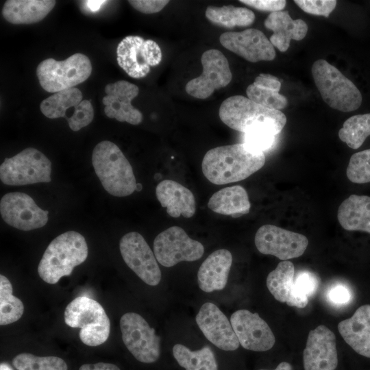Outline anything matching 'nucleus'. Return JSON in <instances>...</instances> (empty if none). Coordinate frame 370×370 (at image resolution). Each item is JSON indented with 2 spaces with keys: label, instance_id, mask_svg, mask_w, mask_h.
<instances>
[{
  "label": "nucleus",
  "instance_id": "nucleus-1",
  "mask_svg": "<svg viewBox=\"0 0 370 370\" xmlns=\"http://www.w3.org/2000/svg\"><path fill=\"white\" fill-rule=\"evenodd\" d=\"M264 152L246 143L217 147L205 154L201 169L211 183L221 185L243 180L265 164Z\"/></svg>",
  "mask_w": 370,
  "mask_h": 370
},
{
  "label": "nucleus",
  "instance_id": "nucleus-2",
  "mask_svg": "<svg viewBox=\"0 0 370 370\" xmlns=\"http://www.w3.org/2000/svg\"><path fill=\"white\" fill-rule=\"evenodd\" d=\"M219 115L229 127L244 134L266 131L276 136L286 123V117L280 110L264 107L242 95L225 99Z\"/></svg>",
  "mask_w": 370,
  "mask_h": 370
},
{
  "label": "nucleus",
  "instance_id": "nucleus-3",
  "mask_svg": "<svg viewBox=\"0 0 370 370\" xmlns=\"http://www.w3.org/2000/svg\"><path fill=\"white\" fill-rule=\"evenodd\" d=\"M88 254L85 238L68 231L55 238L48 245L38 266L40 278L51 284L71 274L75 267L83 263Z\"/></svg>",
  "mask_w": 370,
  "mask_h": 370
},
{
  "label": "nucleus",
  "instance_id": "nucleus-4",
  "mask_svg": "<svg viewBox=\"0 0 370 370\" xmlns=\"http://www.w3.org/2000/svg\"><path fill=\"white\" fill-rule=\"evenodd\" d=\"M92 162L104 189L115 197H125L136 189L132 167L119 147L109 140L94 148Z\"/></svg>",
  "mask_w": 370,
  "mask_h": 370
},
{
  "label": "nucleus",
  "instance_id": "nucleus-5",
  "mask_svg": "<svg viewBox=\"0 0 370 370\" xmlns=\"http://www.w3.org/2000/svg\"><path fill=\"white\" fill-rule=\"evenodd\" d=\"M311 72L322 99L330 107L347 112L360 106L362 98L360 90L335 66L319 59L313 63Z\"/></svg>",
  "mask_w": 370,
  "mask_h": 370
},
{
  "label": "nucleus",
  "instance_id": "nucleus-6",
  "mask_svg": "<svg viewBox=\"0 0 370 370\" xmlns=\"http://www.w3.org/2000/svg\"><path fill=\"white\" fill-rule=\"evenodd\" d=\"M64 320L67 325L80 328L79 338L88 346L101 345L109 337L110 319L102 306L90 297L72 300L64 310Z\"/></svg>",
  "mask_w": 370,
  "mask_h": 370
},
{
  "label": "nucleus",
  "instance_id": "nucleus-7",
  "mask_svg": "<svg viewBox=\"0 0 370 370\" xmlns=\"http://www.w3.org/2000/svg\"><path fill=\"white\" fill-rule=\"evenodd\" d=\"M91 72L90 60L81 53H75L63 61L46 59L36 69L40 86L49 92L74 88L86 80Z\"/></svg>",
  "mask_w": 370,
  "mask_h": 370
},
{
  "label": "nucleus",
  "instance_id": "nucleus-8",
  "mask_svg": "<svg viewBox=\"0 0 370 370\" xmlns=\"http://www.w3.org/2000/svg\"><path fill=\"white\" fill-rule=\"evenodd\" d=\"M51 162L32 147L5 158L0 166V179L7 185L20 186L51 182Z\"/></svg>",
  "mask_w": 370,
  "mask_h": 370
},
{
  "label": "nucleus",
  "instance_id": "nucleus-9",
  "mask_svg": "<svg viewBox=\"0 0 370 370\" xmlns=\"http://www.w3.org/2000/svg\"><path fill=\"white\" fill-rule=\"evenodd\" d=\"M123 341L134 358L144 363L158 360L160 338L145 319L135 312H127L120 319Z\"/></svg>",
  "mask_w": 370,
  "mask_h": 370
},
{
  "label": "nucleus",
  "instance_id": "nucleus-10",
  "mask_svg": "<svg viewBox=\"0 0 370 370\" xmlns=\"http://www.w3.org/2000/svg\"><path fill=\"white\" fill-rule=\"evenodd\" d=\"M203 245L188 236L179 226H172L160 232L153 241V253L157 261L171 267L180 262H193L201 258Z\"/></svg>",
  "mask_w": 370,
  "mask_h": 370
},
{
  "label": "nucleus",
  "instance_id": "nucleus-11",
  "mask_svg": "<svg viewBox=\"0 0 370 370\" xmlns=\"http://www.w3.org/2000/svg\"><path fill=\"white\" fill-rule=\"evenodd\" d=\"M119 65L133 78L145 77L151 66L158 65L162 58L159 45L152 40H145L138 36H128L116 49Z\"/></svg>",
  "mask_w": 370,
  "mask_h": 370
},
{
  "label": "nucleus",
  "instance_id": "nucleus-12",
  "mask_svg": "<svg viewBox=\"0 0 370 370\" xmlns=\"http://www.w3.org/2000/svg\"><path fill=\"white\" fill-rule=\"evenodd\" d=\"M201 62L203 67L201 74L190 80L185 90L190 96L204 99L215 90L227 86L232 80V74L227 59L219 50L209 49L204 52Z\"/></svg>",
  "mask_w": 370,
  "mask_h": 370
},
{
  "label": "nucleus",
  "instance_id": "nucleus-13",
  "mask_svg": "<svg viewBox=\"0 0 370 370\" xmlns=\"http://www.w3.org/2000/svg\"><path fill=\"white\" fill-rule=\"evenodd\" d=\"M255 245L262 254L288 260L303 255L308 247V240L301 234L266 224L257 230Z\"/></svg>",
  "mask_w": 370,
  "mask_h": 370
},
{
  "label": "nucleus",
  "instance_id": "nucleus-14",
  "mask_svg": "<svg viewBox=\"0 0 370 370\" xmlns=\"http://www.w3.org/2000/svg\"><path fill=\"white\" fill-rule=\"evenodd\" d=\"M119 249L126 264L145 283L156 286L161 280V271L154 253L143 236L131 232L120 240Z\"/></svg>",
  "mask_w": 370,
  "mask_h": 370
},
{
  "label": "nucleus",
  "instance_id": "nucleus-15",
  "mask_svg": "<svg viewBox=\"0 0 370 370\" xmlns=\"http://www.w3.org/2000/svg\"><path fill=\"white\" fill-rule=\"evenodd\" d=\"M0 212L6 223L23 231L42 227L48 221L49 212L38 206L29 195L21 192L4 195L0 201Z\"/></svg>",
  "mask_w": 370,
  "mask_h": 370
},
{
  "label": "nucleus",
  "instance_id": "nucleus-16",
  "mask_svg": "<svg viewBox=\"0 0 370 370\" xmlns=\"http://www.w3.org/2000/svg\"><path fill=\"white\" fill-rule=\"evenodd\" d=\"M230 323L240 345L246 349L264 352L275 344L272 330L256 312L245 309L236 310L232 314Z\"/></svg>",
  "mask_w": 370,
  "mask_h": 370
},
{
  "label": "nucleus",
  "instance_id": "nucleus-17",
  "mask_svg": "<svg viewBox=\"0 0 370 370\" xmlns=\"http://www.w3.org/2000/svg\"><path fill=\"white\" fill-rule=\"evenodd\" d=\"M219 41L225 49L251 62L271 61L275 58L273 45L258 29L227 32L220 36Z\"/></svg>",
  "mask_w": 370,
  "mask_h": 370
},
{
  "label": "nucleus",
  "instance_id": "nucleus-18",
  "mask_svg": "<svg viewBox=\"0 0 370 370\" xmlns=\"http://www.w3.org/2000/svg\"><path fill=\"white\" fill-rule=\"evenodd\" d=\"M305 370H335L338 354L334 334L320 325L310 331L303 353Z\"/></svg>",
  "mask_w": 370,
  "mask_h": 370
},
{
  "label": "nucleus",
  "instance_id": "nucleus-19",
  "mask_svg": "<svg viewBox=\"0 0 370 370\" xmlns=\"http://www.w3.org/2000/svg\"><path fill=\"white\" fill-rule=\"evenodd\" d=\"M195 320L205 337L219 349L234 351L239 347V341L231 323L213 303L204 304Z\"/></svg>",
  "mask_w": 370,
  "mask_h": 370
},
{
  "label": "nucleus",
  "instance_id": "nucleus-20",
  "mask_svg": "<svg viewBox=\"0 0 370 370\" xmlns=\"http://www.w3.org/2000/svg\"><path fill=\"white\" fill-rule=\"evenodd\" d=\"M105 92L106 95L103 97L102 102L108 117L132 125H138L142 122L141 112L132 105V101L139 93L136 85L125 80H119L107 84Z\"/></svg>",
  "mask_w": 370,
  "mask_h": 370
},
{
  "label": "nucleus",
  "instance_id": "nucleus-21",
  "mask_svg": "<svg viewBox=\"0 0 370 370\" xmlns=\"http://www.w3.org/2000/svg\"><path fill=\"white\" fill-rule=\"evenodd\" d=\"M294 278V264L291 261L284 260L269 273L267 286L276 300L302 308L308 304V298L297 290Z\"/></svg>",
  "mask_w": 370,
  "mask_h": 370
},
{
  "label": "nucleus",
  "instance_id": "nucleus-22",
  "mask_svg": "<svg viewBox=\"0 0 370 370\" xmlns=\"http://www.w3.org/2000/svg\"><path fill=\"white\" fill-rule=\"evenodd\" d=\"M344 341L358 354L370 358V305L360 306L349 319L338 324Z\"/></svg>",
  "mask_w": 370,
  "mask_h": 370
},
{
  "label": "nucleus",
  "instance_id": "nucleus-23",
  "mask_svg": "<svg viewBox=\"0 0 370 370\" xmlns=\"http://www.w3.org/2000/svg\"><path fill=\"white\" fill-rule=\"evenodd\" d=\"M232 264V255L227 249H218L210 254L197 272L199 288L206 293L223 289Z\"/></svg>",
  "mask_w": 370,
  "mask_h": 370
},
{
  "label": "nucleus",
  "instance_id": "nucleus-24",
  "mask_svg": "<svg viewBox=\"0 0 370 370\" xmlns=\"http://www.w3.org/2000/svg\"><path fill=\"white\" fill-rule=\"evenodd\" d=\"M156 197L161 206L172 217L181 215L192 217L195 212V199L193 193L181 184L171 180L160 182L156 188Z\"/></svg>",
  "mask_w": 370,
  "mask_h": 370
},
{
  "label": "nucleus",
  "instance_id": "nucleus-25",
  "mask_svg": "<svg viewBox=\"0 0 370 370\" xmlns=\"http://www.w3.org/2000/svg\"><path fill=\"white\" fill-rule=\"evenodd\" d=\"M264 25L273 32L269 40L281 52L288 49L291 40H301L308 32L306 23L300 18L293 19L288 11L271 12Z\"/></svg>",
  "mask_w": 370,
  "mask_h": 370
},
{
  "label": "nucleus",
  "instance_id": "nucleus-26",
  "mask_svg": "<svg viewBox=\"0 0 370 370\" xmlns=\"http://www.w3.org/2000/svg\"><path fill=\"white\" fill-rule=\"evenodd\" d=\"M337 219L345 230L370 234V197L350 195L339 206Z\"/></svg>",
  "mask_w": 370,
  "mask_h": 370
},
{
  "label": "nucleus",
  "instance_id": "nucleus-27",
  "mask_svg": "<svg viewBox=\"0 0 370 370\" xmlns=\"http://www.w3.org/2000/svg\"><path fill=\"white\" fill-rule=\"evenodd\" d=\"M52 0H8L3 5L2 14L12 24H32L42 20L54 8Z\"/></svg>",
  "mask_w": 370,
  "mask_h": 370
},
{
  "label": "nucleus",
  "instance_id": "nucleus-28",
  "mask_svg": "<svg viewBox=\"0 0 370 370\" xmlns=\"http://www.w3.org/2000/svg\"><path fill=\"white\" fill-rule=\"evenodd\" d=\"M208 207L218 214L239 217L249 212L251 204L246 190L236 185L214 193L208 202Z\"/></svg>",
  "mask_w": 370,
  "mask_h": 370
},
{
  "label": "nucleus",
  "instance_id": "nucleus-29",
  "mask_svg": "<svg viewBox=\"0 0 370 370\" xmlns=\"http://www.w3.org/2000/svg\"><path fill=\"white\" fill-rule=\"evenodd\" d=\"M82 93L77 88L58 92L43 100L40 106L41 112L47 118L67 119L69 110L76 109L82 101Z\"/></svg>",
  "mask_w": 370,
  "mask_h": 370
},
{
  "label": "nucleus",
  "instance_id": "nucleus-30",
  "mask_svg": "<svg viewBox=\"0 0 370 370\" xmlns=\"http://www.w3.org/2000/svg\"><path fill=\"white\" fill-rule=\"evenodd\" d=\"M206 16L211 23L227 28L249 26L255 20V14L251 10L232 5L208 6Z\"/></svg>",
  "mask_w": 370,
  "mask_h": 370
},
{
  "label": "nucleus",
  "instance_id": "nucleus-31",
  "mask_svg": "<svg viewBox=\"0 0 370 370\" xmlns=\"http://www.w3.org/2000/svg\"><path fill=\"white\" fill-rule=\"evenodd\" d=\"M173 354L186 370H218L215 356L209 346L192 351L182 344H176L173 347Z\"/></svg>",
  "mask_w": 370,
  "mask_h": 370
},
{
  "label": "nucleus",
  "instance_id": "nucleus-32",
  "mask_svg": "<svg viewBox=\"0 0 370 370\" xmlns=\"http://www.w3.org/2000/svg\"><path fill=\"white\" fill-rule=\"evenodd\" d=\"M369 136H370V113L349 117L338 131L341 140L353 149H358Z\"/></svg>",
  "mask_w": 370,
  "mask_h": 370
},
{
  "label": "nucleus",
  "instance_id": "nucleus-33",
  "mask_svg": "<svg viewBox=\"0 0 370 370\" xmlns=\"http://www.w3.org/2000/svg\"><path fill=\"white\" fill-rule=\"evenodd\" d=\"M24 306L12 294V286L4 275H0V325H5L18 321L23 315Z\"/></svg>",
  "mask_w": 370,
  "mask_h": 370
},
{
  "label": "nucleus",
  "instance_id": "nucleus-34",
  "mask_svg": "<svg viewBox=\"0 0 370 370\" xmlns=\"http://www.w3.org/2000/svg\"><path fill=\"white\" fill-rule=\"evenodd\" d=\"M17 370H67L64 360L58 356H38L29 353H21L12 360Z\"/></svg>",
  "mask_w": 370,
  "mask_h": 370
},
{
  "label": "nucleus",
  "instance_id": "nucleus-35",
  "mask_svg": "<svg viewBox=\"0 0 370 370\" xmlns=\"http://www.w3.org/2000/svg\"><path fill=\"white\" fill-rule=\"evenodd\" d=\"M247 97L264 107L280 110L288 105L286 97L279 92L251 84L246 89Z\"/></svg>",
  "mask_w": 370,
  "mask_h": 370
},
{
  "label": "nucleus",
  "instance_id": "nucleus-36",
  "mask_svg": "<svg viewBox=\"0 0 370 370\" xmlns=\"http://www.w3.org/2000/svg\"><path fill=\"white\" fill-rule=\"evenodd\" d=\"M346 174L353 183L370 182V149L356 152L351 156Z\"/></svg>",
  "mask_w": 370,
  "mask_h": 370
},
{
  "label": "nucleus",
  "instance_id": "nucleus-37",
  "mask_svg": "<svg viewBox=\"0 0 370 370\" xmlns=\"http://www.w3.org/2000/svg\"><path fill=\"white\" fill-rule=\"evenodd\" d=\"M295 4L306 13L328 17L334 10L335 0H295Z\"/></svg>",
  "mask_w": 370,
  "mask_h": 370
},
{
  "label": "nucleus",
  "instance_id": "nucleus-38",
  "mask_svg": "<svg viewBox=\"0 0 370 370\" xmlns=\"http://www.w3.org/2000/svg\"><path fill=\"white\" fill-rule=\"evenodd\" d=\"M275 136L266 131H256L245 134V143L255 149L264 152L272 147Z\"/></svg>",
  "mask_w": 370,
  "mask_h": 370
},
{
  "label": "nucleus",
  "instance_id": "nucleus-39",
  "mask_svg": "<svg viewBox=\"0 0 370 370\" xmlns=\"http://www.w3.org/2000/svg\"><path fill=\"white\" fill-rule=\"evenodd\" d=\"M294 279L297 290L308 297L312 295L318 288L319 280L314 273L310 271H299Z\"/></svg>",
  "mask_w": 370,
  "mask_h": 370
},
{
  "label": "nucleus",
  "instance_id": "nucleus-40",
  "mask_svg": "<svg viewBox=\"0 0 370 370\" xmlns=\"http://www.w3.org/2000/svg\"><path fill=\"white\" fill-rule=\"evenodd\" d=\"M352 297V291L343 284L333 285L328 293L329 301L336 306H345L349 304Z\"/></svg>",
  "mask_w": 370,
  "mask_h": 370
},
{
  "label": "nucleus",
  "instance_id": "nucleus-41",
  "mask_svg": "<svg viewBox=\"0 0 370 370\" xmlns=\"http://www.w3.org/2000/svg\"><path fill=\"white\" fill-rule=\"evenodd\" d=\"M129 3L136 10L145 14L156 13L169 2L167 0H130Z\"/></svg>",
  "mask_w": 370,
  "mask_h": 370
},
{
  "label": "nucleus",
  "instance_id": "nucleus-42",
  "mask_svg": "<svg viewBox=\"0 0 370 370\" xmlns=\"http://www.w3.org/2000/svg\"><path fill=\"white\" fill-rule=\"evenodd\" d=\"M240 2L259 10L271 12L282 11L286 4L284 0H241Z\"/></svg>",
  "mask_w": 370,
  "mask_h": 370
},
{
  "label": "nucleus",
  "instance_id": "nucleus-43",
  "mask_svg": "<svg viewBox=\"0 0 370 370\" xmlns=\"http://www.w3.org/2000/svg\"><path fill=\"white\" fill-rule=\"evenodd\" d=\"M254 84L279 92L281 82L276 77L270 74L261 73L257 76Z\"/></svg>",
  "mask_w": 370,
  "mask_h": 370
},
{
  "label": "nucleus",
  "instance_id": "nucleus-44",
  "mask_svg": "<svg viewBox=\"0 0 370 370\" xmlns=\"http://www.w3.org/2000/svg\"><path fill=\"white\" fill-rule=\"evenodd\" d=\"M79 370H120V369L114 364L101 362L82 365Z\"/></svg>",
  "mask_w": 370,
  "mask_h": 370
},
{
  "label": "nucleus",
  "instance_id": "nucleus-45",
  "mask_svg": "<svg viewBox=\"0 0 370 370\" xmlns=\"http://www.w3.org/2000/svg\"><path fill=\"white\" fill-rule=\"evenodd\" d=\"M106 1H86L84 3L88 8L92 11H96L100 8Z\"/></svg>",
  "mask_w": 370,
  "mask_h": 370
},
{
  "label": "nucleus",
  "instance_id": "nucleus-46",
  "mask_svg": "<svg viewBox=\"0 0 370 370\" xmlns=\"http://www.w3.org/2000/svg\"><path fill=\"white\" fill-rule=\"evenodd\" d=\"M260 370H268V369H260ZM273 370H293L291 365L287 362H280L277 367Z\"/></svg>",
  "mask_w": 370,
  "mask_h": 370
},
{
  "label": "nucleus",
  "instance_id": "nucleus-47",
  "mask_svg": "<svg viewBox=\"0 0 370 370\" xmlns=\"http://www.w3.org/2000/svg\"><path fill=\"white\" fill-rule=\"evenodd\" d=\"M0 370H14V369L7 362H1L0 365Z\"/></svg>",
  "mask_w": 370,
  "mask_h": 370
},
{
  "label": "nucleus",
  "instance_id": "nucleus-48",
  "mask_svg": "<svg viewBox=\"0 0 370 370\" xmlns=\"http://www.w3.org/2000/svg\"><path fill=\"white\" fill-rule=\"evenodd\" d=\"M141 189H142V185L140 184H137L136 190L140 191L141 190Z\"/></svg>",
  "mask_w": 370,
  "mask_h": 370
}]
</instances>
